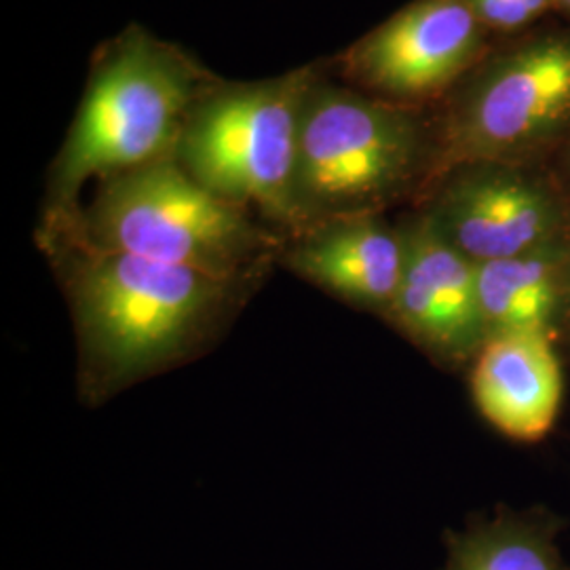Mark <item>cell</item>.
<instances>
[{"label":"cell","instance_id":"obj_7","mask_svg":"<svg viewBox=\"0 0 570 570\" xmlns=\"http://www.w3.org/2000/svg\"><path fill=\"white\" fill-rule=\"evenodd\" d=\"M487 28L465 0H414L353 42L334 68L367 96L421 108L484 58Z\"/></svg>","mask_w":570,"mask_h":570},{"label":"cell","instance_id":"obj_10","mask_svg":"<svg viewBox=\"0 0 570 570\" xmlns=\"http://www.w3.org/2000/svg\"><path fill=\"white\" fill-rule=\"evenodd\" d=\"M279 256L308 284L387 317L402 284L406 244L402 228L389 226L383 216H357L289 237Z\"/></svg>","mask_w":570,"mask_h":570},{"label":"cell","instance_id":"obj_13","mask_svg":"<svg viewBox=\"0 0 570 570\" xmlns=\"http://www.w3.org/2000/svg\"><path fill=\"white\" fill-rule=\"evenodd\" d=\"M560 527L548 511H497L450 534L444 570H570L556 543Z\"/></svg>","mask_w":570,"mask_h":570},{"label":"cell","instance_id":"obj_1","mask_svg":"<svg viewBox=\"0 0 570 570\" xmlns=\"http://www.w3.org/2000/svg\"><path fill=\"white\" fill-rule=\"evenodd\" d=\"M218 81L183 47L129 26L94 53L77 115L49 171L47 218L79 207L89 180L176 157L184 127Z\"/></svg>","mask_w":570,"mask_h":570},{"label":"cell","instance_id":"obj_12","mask_svg":"<svg viewBox=\"0 0 570 570\" xmlns=\"http://www.w3.org/2000/svg\"><path fill=\"white\" fill-rule=\"evenodd\" d=\"M478 301L487 341L508 334L556 338L570 315V237L478 265Z\"/></svg>","mask_w":570,"mask_h":570},{"label":"cell","instance_id":"obj_2","mask_svg":"<svg viewBox=\"0 0 570 570\" xmlns=\"http://www.w3.org/2000/svg\"><path fill=\"white\" fill-rule=\"evenodd\" d=\"M61 256L82 357L102 387L176 362L226 313L245 282L45 237Z\"/></svg>","mask_w":570,"mask_h":570},{"label":"cell","instance_id":"obj_14","mask_svg":"<svg viewBox=\"0 0 570 570\" xmlns=\"http://www.w3.org/2000/svg\"><path fill=\"white\" fill-rule=\"evenodd\" d=\"M469 9L487 30L511 32L541 18L556 0H465Z\"/></svg>","mask_w":570,"mask_h":570},{"label":"cell","instance_id":"obj_11","mask_svg":"<svg viewBox=\"0 0 570 570\" xmlns=\"http://www.w3.org/2000/svg\"><path fill=\"white\" fill-rule=\"evenodd\" d=\"M553 341L548 334L494 336L473 360V402L510 440L532 444L556 425L564 376Z\"/></svg>","mask_w":570,"mask_h":570},{"label":"cell","instance_id":"obj_3","mask_svg":"<svg viewBox=\"0 0 570 570\" xmlns=\"http://www.w3.org/2000/svg\"><path fill=\"white\" fill-rule=\"evenodd\" d=\"M435 125L421 108L332 81L327 66L306 96L294 202L301 228L381 216L435 180ZM294 235V237H296Z\"/></svg>","mask_w":570,"mask_h":570},{"label":"cell","instance_id":"obj_4","mask_svg":"<svg viewBox=\"0 0 570 570\" xmlns=\"http://www.w3.org/2000/svg\"><path fill=\"white\" fill-rule=\"evenodd\" d=\"M45 237L186 266L230 282H245L282 252L277 233L252 212L209 193L176 157L106 178L87 207L45 220Z\"/></svg>","mask_w":570,"mask_h":570},{"label":"cell","instance_id":"obj_8","mask_svg":"<svg viewBox=\"0 0 570 570\" xmlns=\"http://www.w3.org/2000/svg\"><path fill=\"white\" fill-rule=\"evenodd\" d=\"M425 212L475 265L522 256L570 237L569 209L560 195L520 164L452 167L431 186Z\"/></svg>","mask_w":570,"mask_h":570},{"label":"cell","instance_id":"obj_15","mask_svg":"<svg viewBox=\"0 0 570 570\" xmlns=\"http://www.w3.org/2000/svg\"><path fill=\"white\" fill-rule=\"evenodd\" d=\"M556 7H562L564 11L570 13V0H556Z\"/></svg>","mask_w":570,"mask_h":570},{"label":"cell","instance_id":"obj_9","mask_svg":"<svg viewBox=\"0 0 570 570\" xmlns=\"http://www.w3.org/2000/svg\"><path fill=\"white\" fill-rule=\"evenodd\" d=\"M406 263L387 320L414 345L446 364L475 360L487 343L478 265L438 230L428 212L402 226Z\"/></svg>","mask_w":570,"mask_h":570},{"label":"cell","instance_id":"obj_5","mask_svg":"<svg viewBox=\"0 0 570 570\" xmlns=\"http://www.w3.org/2000/svg\"><path fill=\"white\" fill-rule=\"evenodd\" d=\"M322 63L265 81L214 82L184 127L176 159L216 197L239 205L289 237L301 228L294 202L298 138Z\"/></svg>","mask_w":570,"mask_h":570},{"label":"cell","instance_id":"obj_6","mask_svg":"<svg viewBox=\"0 0 570 570\" xmlns=\"http://www.w3.org/2000/svg\"><path fill=\"white\" fill-rule=\"evenodd\" d=\"M433 125L435 180L456 165L522 164L548 148L570 129L569 32L529 39L480 61Z\"/></svg>","mask_w":570,"mask_h":570}]
</instances>
